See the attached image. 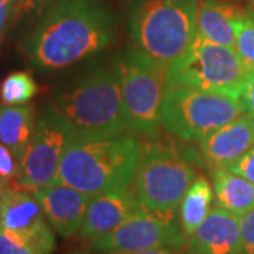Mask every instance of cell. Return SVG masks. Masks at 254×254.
Here are the masks:
<instances>
[{"label": "cell", "mask_w": 254, "mask_h": 254, "mask_svg": "<svg viewBox=\"0 0 254 254\" xmlns=\"http://www.w3.org/2000/svg\"><path fill=\"white\" fill-rule=\"evenodd\" d=\"M119 21L99 0H51L23 43L34 66L61 69L110 47Z\"/></svg>", "instance_id": "obj_1"}, {"label": "cell", "mask_w": 254, "mask_h": 254, "mask_svg": "<svg viewBox=\"0 0 254 254\" xmlns=\"http://www.w3.org/2000/svg\"><path fill=\"white\" fill-rule=\"evenodd\" d=\"M143 144L133 134L103 138L76 136L68 145L57 182L93 198L128 188L134 180Z\"/></svg>", "instance_id": "obj_2"}, {"label": "cell", "mask_w": 254, "mask_h": 254, "mask_svg": "<svg viewBox=\"0 0 254 254\" xmlns=\"http://www.w3.org/2000/svg\"><path fill=\"white\" fill-rule=\"evenodd\" d=\"M198 0H130L133 47L167 69L188 51L198 34Z\"/></svg>", "instance_id": "obj_3"}, {"label": "cell", "mask_w": 254, "mask_h": 254, "mask_svg": "<svg viewBox=\"0 0 254 254\" xmlns=\"http://www.w3.org/2000/svg\"><path fill=\"white\" fill-rule=\"evenodd\" d=\"M55 108L79 137H115L130 130L116 65L93 69L73 82L57 96Z\"/></svg>", "instance_id": "obj_4"}, {"label": "cell", "mask_w": 254, "mask_h": 254, "mask_svg": "<svg viewBox=\"0 0 254 254\" xmlns=\"http://www.w3.org/2000/svg\"><path fill=\"white\" fill-rule=\"evenodd\" d=\"M195 177V170L173 141L154 137L143 144L133 190L145 212L175 218Z\"/></svg>", "instance_id": "obj_5"}, {"label": "cell", "mask_w": 254, "mask_h": 254, "mask_svg": "<svg viewBox=\"0 0 254 254\" xmlns=\"http://www.w3.org/2000/svg\"><path fill=\"white\" fill-rule=\"evenodd\" d=\"M242 115L240 100L233 96L178 85L165 86L163 126L184 141H199Z\"/></svg>", "instance_id": "obj_6"}, {"label": "cell", "mask_w": 254, "mask_h": 254, "mask_svg": "<svg viewBox=\"0 0 254 254\" xmlns=\"http://www.w3.org/2000/svg\"><path fill=\"white\" fill-rule=\"evenodd\" d=\"M249 75L233 48L196 34L188 51L165 69V86H188L239 99Z\"/></svg>", "instance_id": "obj_7"}, {"label": "cell", "mask_w": 254, "mask_h": 254, "mask_svg": "<svg viewBox=\"0 0 254 254\" xmlns=\"http://www.w3.org/2000/svg\"><path fill=\"white\" fill-rule=\"evenodd\" d=\"M115 65L120 76L122 98L130 130L147 137H157L163 126L165 69L134 47L120 55Z\"/></svg>", "instance_id": "obj_8"}, {"label": "cell", "mask_w": 254, "mask_h": 254, "mask_svg": "<svg viewBox=\"0 0 254 254\" xmlns=\"http://www.w3.org/2000/svg\"><path fill=\"white\" fill-rule=\"evenodd\" d=\"M76 137L71 123L55 106H47L37 120L33 138L18 164L14 187L34 190L57 182L63 157Z\"/></svg>", "instance_id": "obj_9"}, {"label": "cell", "mask_w": 254, "mask_h": 254, "mask_svg": "<svg viewBox=\"0 0 254 254\" xmlns=\"http://www.w3.org/2000/svg\"><path fill=\"white\" fill-rule=\"evenodd\" d=\"M185 243L187 235L175 218L141 210L109 235L92 240L91 249L99 253H128L160 247L178 249Z\"/></svg>", "instance_id": "obj_10"}, {"label": "cell", "mask_w": 254, "mask_h": 254, "mask_svg": "<svg viewBox=\"0 0 254 254\" xmlns=\"http://www.w3.org/2000/svg\"><path fill=\"white\" fill-rule=\"evenodd\" d=\"M33 192L6 188L0 200V225L26 239L40 254L55 250V236Z\"/></svg>", "instance_id": "obj_11"}, {"label": "cell", "mask_w": 254, "mask_h": 254, "mask_svg": "<svg viewBox=\"0 0 254 254\" xmlns=\"http://www.w3.org/2000/svg\"><path fill=\"white\" fill-rule=\"evenodd\" d=\"M141 210L144 209L137 199L134 190L130 187L96 195L89 200L78 235L85 240H96L109 235Z\"/></svg>", "instance_id": "obj_12"}, {"label": "cell", "mask_w": 254, "mask_h": 254, "mask_svg": "<svg viewBox=\"0 0 254 254\" xmlns=\"http://www.w3.org/2000/svg\"><path fill=\"white\" fill-rule=\"evenodd\" d=\"M47 220L63 237H71L81 230L91 198L79 190L55 182L33 192Z\"/></svg>", "instance_id": "obj_13"}, {"label": "cell", "mask_w": 254, "mask_h": 254, "mask_svg": "<svg viewBox=\"0 0 254 254\" xmlns=\"http://www.w3.org/2000/svg\"><path fill=\"white\" fill-rule=\"evenodd\" d=\"M187 254H243L239 216L215 206L187 237Z\"/></svg>", "instance_id": "obj_14"}, {"label": "cell", "mask_w": 254, "mask_h": 254, "mask_svg": "<svg viewBox=\"0 0 254 254\" xmlns=\"http://www.w3.org/2000/svg\"><path fill=\"white\" fill-rule=\"evenodd\" d=\"M205 161L213 168H227L254 147V116L242 115L198 141Z\"/></svg>", "instance_id": "obj_15"}, {"label": "cell", "mask_w": 254, "mask_h": 254, "mask_svg": "<svg viewBox=\"0 0 254 254\" xmlns=\"http://www.w3.org/2000/svg\"><path fill=\"white\" fill-rule=\"evenodd\" d=\"M246 13L225 0H200L198 34L208 41L235 50V26Z\"/></svg>", "instance_id": "obj_16"}, {"label": "cell", "mask_w": 254, "mask_h": 254, "mask_svg": "<svg viewBox=\"0 0 254 254\" xmlns=\"http://www.w3.org/2000/svg\"><path fill=\"white\" fill-rule=\"evenodd\" d=\"M210 181L216 205L227 212L242 216L254 209V184L226 168H212Z\"/></svg>", "instance_id": "obj_17"}, {"label": "cell", "mask_w": 254, "mask_h": 254, "mask_svg": "<svg viewBox=\"0 0 254 254\" xmlns=\"http://www.w3.org/2000/svg\"><path fill=\"white\" fill-rule=\"evenodd\" d=\"M34 113L28 105L0 108V143L4 144L17 163L23 160L34 134Z\"/></svg>", "instance_id": "obj_18"}, {"label": "cell", "mask_w": 254, "mask_h": 254, "mask_svg": "<svg viewBox=\"0 0 254 254\" xmlns=\"http://www.w3.org/2000/svg\"><path fill=\"white\" fill-rule=\"evenodd\" d=\"M213 188L203 177L196 178L178 208V222L187 237L192 235L210 212Z\"/></svg>", "instance_id": "obj_19"}, {"label": "cell", "mask_w": 254, "mask_h": 254, "mask_svg": "<svg viewBox=\"0 0 254 254\" xmlns=\"http://www.w3.org/2000/svg\"><path fill=\"white\" fill-rule=\"evenodd\" d=\"M38 92V85L31 73L24 71L11 72L1 82L0 96L4 105L20 106L26 105Z\"/></svg>", "instance_id": "obj_20"}, {"label": "cell", "mask_w": 254, "mask_h": 254, "mask_svg": "<svg viewBox=\"0 0 254 254\" xmlns=\"http://www.w3.org/2000/svg\"><path fill=\"white\" fill-rule=\"evenodd\" d=\"M235 51L249 72H254V18L249 14L235 26Z\"/></svg>", "instance_id": "obj_21"}, {"label": "cell", "mask_w": 254, "mask_h": 254, "mask_svg": "<svg viewBox=\"0 0 254 254\" xmlns=\"http://www.w3.org/2000/svg\"><path fill=\"white\" fill-rule=\"evenodd\" d=\"M0 254H40L26 239L0 225Z\"/></svg>", "instance_id": "obj_22"}, {"label": "cell", "mask_w": 254, "mask_h": 254, "mask_svg": "<svg viewBox=\"0 0 254 254\" xmlns=\"http://www.w3.org/2000/svg\"><path fill=\"white\" fill-rule=\"evenodd\" d=\"M18 163L9 148L0 143V187L10 188L13 180L17 178Z\"/></svg>", "instance_id": "obj_23"}, {"label": "cell", "mask_w": 254, "mask_h": 254, "mask_svg": "<svg viewBox=\"0 0 254 254\" xmlns=\"http://www.w3.org/2000/svg\"><path fill=\"white\" fill-rule=\"evenodd\" d=\"M51 0H16L10 14V23H18L24 18L41 14Z\"/></svg>", "instance_id": "obj_24"}, {"label": "cell", "mask_w": 254, "mask_h": 254, "mask_svg": "<svg viewBox=\"0 0 254 254\" xmlns=\"http://www.w3.org/2000/svg\"><path fill=\"white\" fill-rule=\"evenodd\" d=\"M243 254H254V209L239 216Z\"/></svg>", "instance_id": "obj_25"}, {"label": "cell", "mask_w": 254, "mask_h": 254, "mask_svg": "<svg viewBox=\"0 0 254 254\" xmlns=\"http://www.w3.org/2000/svg\"><path fill=\"white\" fill-rule=\"evenodd\" d=\"M226 170L254 184V147L245 153L240 158H237L235 163L230 164Z\"/></svg>", "instance_id": "obj_26"}, {"label": "cell", "mask_w": 254, "mask_h": 254, "mask_svg": "<svg viewBox=\"0 0 254 254\" xmlns=\"http://www.w3.org/2000/svg\"><path fill=\"white\" fill-rule=\"evenodd\" d=\"M239 100L243 113L254 116V72H250L249 78L246 79Z\"/></svg>", "instance_id": "obj_27"}, {"label": "cell", "mask_w": 254, "mask_h": 254, "mask_svg": "<svg viewBox=\"0 0 254 254\" xmlns=\"http://www.w3.org/2000/svg\"><path fill=\"white\" fill-rule=\"evenodd\" d=\"M16 0H0V34L6 27V23L10 18L11 9Z\"/></svg>", "instance_id": "obj_28"}, {"label": "cell", "mask_w": 254, "mask_h": 254, "mask_svg": "<svg viewBox=\"0 0 254 254\" xmlns=\"http://www.w3.org/2000/svg\"><path fill=\"white\" fill-rule=\"evenodd\" d=\"M102 254H175L168 247L160 249H150V250H140V252H128V253H102Z\"/></svg>", "instance_id": "obj_29"}, {"label": "cell", "mask_w": 254, "mask_h": 254, "mask_svg": "<svg viewBox=\"0 0 254 254\" xmlns=\"http://www.w3.org/2000/svg\"><path fill=\"white\" fill-rule=\"evenodd\" d=\"M3 192H4V188H1V187H0V200H1V195H3Z\"/></svg>", "instance_id": "obj_30"}, {"label": "cell", "mask_w": 254, "mask_h": 254, "mask_svg": "<svg viewBox=\"0 0 254 254\" xmlns=\"http://www.w3.org/2000/svg\"><path fill=\"white\" fill-rule=\"evenodd\" d=\"M253 13H254V1H253Z\"/></svg>", "instance_id": "obj_31"}]
</instances>
